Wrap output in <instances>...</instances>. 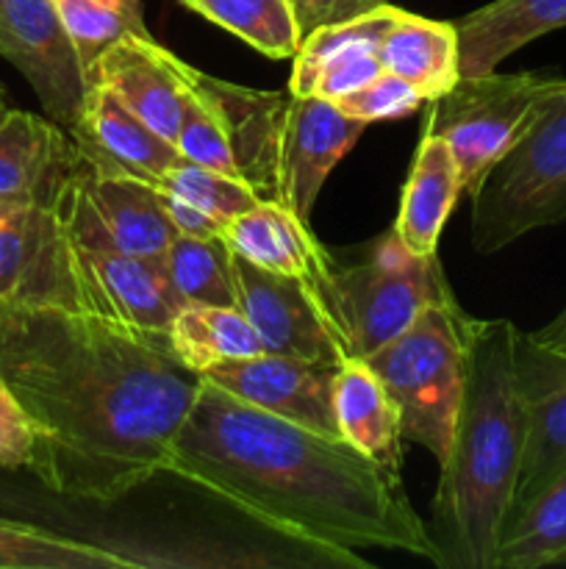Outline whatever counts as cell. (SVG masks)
I'll return each mask as SVG.
<instances>
[{
	"mask_svg": "<svg viewBox=\"0 0 566 569\" xmlns=\"http://www.w3.org/2000/svg\"><path fill=\"white\" fill-rule=\"evenodd\" d=\"M0 370L33 428L28 470L89 503H117L170 472L203 387L166 333L61 306L0 303Z\"/></svg>",
	"mask_w": 566,
	"mask_h": 569,
	"instance_id": "6da1fadb",
	"label": "cell"
},
{
	"mask_svg": "<svg viewBox=\"0 0 566 569\" xmlns=\"http://www.w3.org/2000/svg\"><path fill=\"white\" fill-rule=\"evenodd\" d=\"M172 476L327 565L370 567L355 550L408 553L442 567V550L408 503L400 472L342 437L281 420L205 381L175 437Z\"/></svg>",
	"mask_w": 566,
	"mask_h": 569,
	"instance_id": "7a4b0ae2",
	"label": "cell"
},
{
	"mask_svg": "<svg viewBox=\"0 0 566 569\" xmlns=\"http://www.w3.org/2000/svg\"><path fill=\"white\" fill-rule=\"evenodd\" d=\"M511 320H477L453 439L438 465L433 526L442 567L494 569L514 509L527 415Z\"/></svg>",
	"mask_w": 566,
	"mask_h": 569,
	"instance_id": "3957f363",
	"label": "cell"
},
{
	"mask_svg": "<svg viewBox=\"0 0 566 569\" xmlns=\"http://www.w3.org/2000/svg\"><path fill=\"white\" fill-rule=\"evenodd\" d=\"M475 317L458 300L433 303L400 337L366 356L400 415V431L442 465L453 439Z\"/></svg>",
	"mask_w": 566,
	"mask_h": 569,
	"instance_id": "277c9868",
	"label": "cell"
},
{
	"mask_svg": "<svg viewBox=\"0 0 566 569\" xmlns=\"http://www.w3.org/2000/svg\"><path fill=\"white\" fill-rule=\"evenodd\" d=\"M70 261L75 311L105 317L144 333H166L183 309L159 259H139L117 248L87 192L83 161L53 198Z\"/></svg>",
	"mask_w": 566,
	"mask_h": 569,
	"instance_id": "5b68a950",
	"label": "cell"
},
{
	"mask_svg": "<svg viewBox=\"0 0 566 569\" xmlns=\"http://www.w3.org/2000/svg\"><path fill=\"white\" fill-rule=\"evenodd\" d=\"M469 198L472 244L483 256L566 220V78Z\"/></svg>",
	"mask_w": 566,
	"mask_h": 569,
	"instance_id": "8992f818",
	"label": "cell"
},
{
	"mask_svg": "<svg viewBox=\"0 0 566 569\" xmlns=\"http://www.w3.org/2000/svg\"><path fill=\"white\" fill-rule=\"evenodd\" d=\"M455 300L436 256H414L394 228L370 259L333 270V315L353 359H366L405 331L427 306Z\"/></svg>",
	"mask_w": 566,
	"mask_h": 569,
	"instance_id": "52a82bcc",
	"label": "cell"
},
{
	"mask_svg": "<svg viewBox=\"0 0 566 569\" xmlns=\"http://www.w3.org/2000/svg\"><path fill=\"white\" fill-rule=\"evenodd\" d=\"M560 81V76L544 72H488L458 78L447 92L427 103L425 133L449 144L466 194L475 192L488 167L519 139Z\"/></svg>",
	"mask_w": 566,
	"mask_h": 569,
	"instance_id": "ba28073f",
	"label": "cell"
},
{
	"mask_svg": "<svg viewBox=\"0 0 566 569\" xmlns=\"http://www.w3.org/2000/svg\"><path fill=\"white\" fill-rule=\"evenodd\" d=\"M236 309L247 317L266 353L344 365L347 339L327 306L303 281L250 264L233 253Z\"/></svg>",
	"mask_w": 566,
	"mask_h": 569,
	"instance_id": "9c48e42d",
	"label": "cell"
},
{
	"mask_svg": "<svg viewBox=\"0 0 566 569\" xmlns=\"http://www.w3.org/2000/svg\"><path fill=\"white\" fill-rule=\"evenodd\" d=\"M0 59L31 83L44 117L75 126L89 83L53 0H0Z\"/></svg>",
	"mask_w": 566,
	"mask_h": 569,
	"instance_id": "30bf717a",
	"label": "cell"
},
{
	"mask_svg": "<svg viewBox=\"0 0 566 569\" xmlns=\"http://www.w3.org/2000/svg\"><path fill=\"white\" fill-rule=\"evenodd\" d=\"M338 365L300 359L283 353H255L242 359H225L203 370L205 381L216 383L233 398L264 409L281 420L320 431L325 437L338 433L333 411V381Z\"/></svg>",
	"mask_w": 566,
	"mask_h": 569,
	"instance_id": "8fae6325",
	"label": "cell"
},
{
	"mask_svg": "<svg viewBox=\"0 0 566 569\" xmlns=\"http://www.w3.org/2000/svg\"><path fill=\"white\" fill-rule=\"evenodd\" d=\"M516 378L525 400L527 433L511 515L566 472V350L519 331Z\"/></svg>",
	"mask_w": 566,
	"mask_h": 569,
	"instance_id": "7c38bea8",
	"label": "cell"
},
{
	"mask_svg": "<svg viewBox=\"0 0 566 569\" xmlns=\"http://www.w3.org/2000/svg\"><path fill=\"white\" fill-rule=\"evenodd\" d=\"M0 303L75 309L53 203H0Z\"/></svg>",
	"mask_w": 566,
	"mask_h": 569,
	"instance_id": "4fadbf2b",
	"label": "cell"
},
{
	"mask_svg": "<svg viewBox=\"0 0 566 569\" xmlns=\"http://www.w3.org/2000/svg\"><path fill=\"white\" fill-rule=\"evenodd\" d=\"M366 122L344 114L333 100L292 94L277 164V198L309 222L333 167L350 153Z\"/></svg>",
	"mask_w": 566,
	"mask_h": 569,
	"instance_id": "5bb4252c",
	"label": "cell"
},
{
	"mask_svg": "<svg viewBox=\"0 0 566 569\" xmlns=\"http://www.w3.org/2000/svg\"><path fill=\"white\" fill-rule=\"evenodd\" d=\"M89 83L109 89L125 109L175 144L186 100V61L153 37H125L111 44L94 61Z\"/></svg>",
	"mask_w": 566,
	"mask_h": 569,
	"instance_id": "9a60e30c",
	"label": "cell"
},
{
	"mask_svg": "<svg viewBox=\"0 0 566 569\" xmlns=\"http://www.w3.org/2000/svg\"><path fill=\"white\" fill-rule=\"evenodd\" d=\"M397 14V6L383 3L355 20L325 26L305 37L294 53L289 92L338 100L381 76L377 44Z\"/></svg>",
	"mask_w": 566,
	"mask_h": 569,
	"instance_id": "2e32d148",
	"label": "cell"
},
{
	"mask_svg": "<svg viewBox=\"0 0 566 569\" xmlns=\"http://www.w3.org/2000/svg\"><path fill=\"white\" fill-rule=\"evenodd\" d=\"M192 78L216 106L239 178L261 200L277 198V164H281V139L292 92H259L236 87L194 70Z\"/></svg>",
	"mask_w": 566,
	"mask_h": 569,
	"instance_id": "e0dca14e",
	"label": "cell"
},
{
	"mask_svg": "<svg viewBox=\"0 0 566 569\" xmlns=\"http://www.w3.org/2000/svg\"><path fill=\"white\" fill-rule=\"evenodd\" d=\"M67 133L92 170L128 172L150 183H159L181 156L100 83H89L78 122Z\"/></svg>",
	"mask_w": 566,
	"mask_h": 569,
	"instance_id": "ac0fdd59",
	"label": "cell"
},
{
	"mask_svg": "<svg viewBox=\"0 0 566 569\" xmlns=\"http://www.w3.org/2000/svg\"><path fill=\"white\" fill-rule=\"evenodd\" d=\"M228 248L250 264L303 281L333 315V270L327 250L311 233L309 222L281 200H259L225 228ZM336 320V315H333Z\"/></svg>",
	"mask_w": 566,
	"mask_h": 569,
	"instance_id": "d6986e66",
	"label": "cell"
},
{
	"mask_svg": "<svg viewBox=\"0 0 566 569\" xmlns=\"http://www.w3.org/2000/svg\"><path fill=\"white\" fill-rule=\"evenodd\" d=\"M78 148L50 117L9 109L0 120V203H53Z\"/></svg>",
	"mask_w": 566,
	"mask_h": 569,
	"instance_id": "ffe728a7",
	"label": "cell"
},
{
	"mask_svg": "<svg viewBox=\"0 0 566 569\" xmlns=\"http://www.w3.org/2000/svg\"><path fill=\"white\" fill-rule=\"evenodd\" d=\"M453 26L458 37V76H488L527 42L566 28V0H492Z\"/></svg>",
	"mask_w": 566,
	"mask_h": 569,
	"instance_id": "44dd1931",
	"label": "cell"
},
{
	"mask_svg": "<svg viewBox=\"0 0 566 569\" xmlns=\"http://www.w3.org/2000/svg\"><path fill=\"white\" fill-rule=\"evenodd\" d=\"M83 178H87L89 200L111 242L128 256L164 259L178 231L166 214L161 189L128 172H98L87 161H83Z\"/></svg>",
	"mask_w": 566,
	"mask_h": 569,
	"instance_id": "7402d4cb",
	"label": "cell"
},
{
	"mask_svg": "<svg viewBox=\"0 0 566 569\" xmlns=\"http://www.w3.org/2000/svg\"><path fill=\"white\" fill-rule=\"evenodd\" d=\"M464 192L458 161L442 137L425 133L403 189L394 233L414 256H436L444 222Z\"/></svg>",
	"mask_w": 566,
	"mask_h": 569,
	"instance_id": "603a6c76",
	"label": "cell"
},
{
	"mask_svg": "<svg viewBox=\"0 0 566 569\" xmlns=\"http://www.w3.org/2000/svg\"><path fill=\"white\" fill-rule=\"evenodd\" d=\"M333 411L342 439L377 465L400 472L405 439L400 431L397 406L364 359H347L338 365L333 381Z\"/></svg>",
	"mask_w": 566,
	"mask_h": 569,
	"instance_id": "cb8c5ba5",
	"label": "cell"
},
{
	"mask_svg": "<svg viewBox=\"0 0 566 569\" xmlns=\"http://www.w3.org/2000/svg\"><path fill=\"white\" fill-rule=\"evenodd\" d=\"M386 72L416 83L427 98H438L458 81V37L453 22L427 20L400 9L377 44Z\"/></svg>",
	"mask_w": 566,
	"mask_h": 569,
	"instance_id": "d4e9b609",
	"label": "cell"
},
{
	"mask_svg": "<svg viewBox=\"0 0 566 569\" xmlns=\"http://www.w3.org/2000/svg\"><path fill=\"white\" fill-rule=\"evenodd\" d=\"M166 337L178 361L200 376L216 361L264 353L259 333L236 306H183Z\"/></svg>",
	"mask_w": 566,
	"mask_h": 569,
	"instance_id": "484cf974",
	"label": "cell"
},
{
	"mask_svg": "<svg viewBox=\"0 0 566 569\" xmlns=\"http://www.w3.org/2000/svg\"><path fill=\"white\" fill-rule=\"evenodd\" d=\"M555 565H566V472L511 515L494 569Z\"/></svg>",
	"mask_w": 566,
	"mask_h": 569,
	"instance_id": "4316f807",
	"label": "cell"
},
{
	"mask_svg": "<svg viewBox=\"0 0 566 569\" xmlns=\"http://www.w3.org/2000/svg\"><path fill=\"white\" fill-rule=\"evenodd\" d=\"M153 561L0 517V569H137Z\"/></svg>",
	"mask_w": 566,
	"mask_h": 569,
	"instance_id": "83f0119b",
	"label": "cell"
},
{
	"mask_svg": "<svg viewBox=\"0 0 566 569\" xmlns=\"http://www.w3.org/2000/svg\"><path fill=\"white\" fill-rule=\"evenodd\" d=\"M161 264L183 306H236L233 250L225 237L198 239L178 233Z\"/></svg>",
	"mask_w": 566,
	"mask_h": 569,
	"instance_id": "f1b7e54d",
	"label": "cell"
},
{
	"mask_svg": "<svg viewBox=\"0 0 566 569\" xmlns=\"http://www.w3.org/2000/svg\"><path fill=\"white\" fill-rule=\"evenodd\" d=\"M192 11L236 33L266 59H294L300 48L289 0H198Z\"/></svg>",
	"mask_w": 566,
	"mask_h": 569,
	"instance_id": "f546056e",
	"label": "cell"
},
{
	"mask_svg": "<svg viewBox=\"0 0 566 569\" xmlns=\"http://www.w3.org/2000/svg\"><path fill=\"white\" fill-rule=\"evenodd\" d=\"M61 22L78 50L83 72L114 42L125 37H150L142 17V0H53Z\"/></svg>",
	"mask_w": 566,
	"mask_h": 569,
	"instance_id": "4dcf8cb0",
	"label": "cell"
},
{
	"mask_svg": "<svg viewBox=\"0 0 566 569\" xmlns=\"http://www.w3.org/2000/svg\"><path fill=\"white\" fill-rule=\"evenodd\" d=\"M155 187L186 200L189 206L200 209L205 217L220 222L222 228L231 226L239 214L253 209L261 200L242 178L216 172L211 167L198 164V161L183 159V156H178L175 164L164 172V178Z\"/></svg>",
	"mask_w": 566,
	"mask_h": 569,
	"instance_id": "1f68e13d",
	"label": "cell"
},
{
	"mask_svg": "<svg viewBox=\"0 0 566 569\" xmlns=\"http://www.w3.org/2000/svg\"><path fill=\"white\" fill-rule=\"evenodd\" d=\"M175 148L183 159L239 178L236 161H233L231 144H228L214 100L194 83L192 64H186V100H183L181 126L175 133Z\"/></svg>",
	"mask_w": 566,
	"mask_h": 569,
	"instance_id": "d6a6232c",
	"label": "cell"
},
{
	"mask_svg": "<svg viewBox=\"0 0 566 569\" xmlns=\"http://www.w3.org/2000/svg\"><path fill=\"white\" fill-rule=\"evenodd\" d=\"M333 103H336L344 114L372 126V122L397 120V117L411 114V111H416L420 106L431 103V98H427L416 83L383 70L381 76L372 78L370 83H364V87L355 89V92L344 94V98L333 100Z\"/></svg>",
	"mask_w": 566,
	"mask_h": 569,
	"instance_id": "836d02e7",
	"label": "cell"
},
{
	"mask_svg": "<svg viewBox=\"0 0 566 569\" xmlns=\"http://www.w3.org/2000/svg\"><path fill=\"white\" fill-rule=\"evenodd\" d=\"M33 459V428L28 420L26 409H22L20 398L14 389L6 381L3 370H0V467L9 470H20V467H31Z\"/></svg>",
	"mask_w": 566,
	"mask_h": 569,
	"instance_id": "e575fe53",
	"label": "cell"
},
{
	"mask_svg": "<svg viewBox=\"0 0 566 569\" xmlns=\"http://www.w3.org/2000/svg\"><path fill=\"white\" fill-rule=\"evenodd\" d=\"M383 3H388V0H289V9H292L300 42H303L320 28L355 20V17L366 14Z\"/></svg>",
	"mask_w": 566,
	"mask_h": 569,
	"instance_id": "d590c367",
	"label": "cell"
},
{
	"mask_svg": "<svg viewBox=\"0 0 566 569\" xmlns=\"http://www.w3.org/2000/svg\"><path fill=\"white\" fill-rule=\"evenodd\" d=\"M533 337H536L538 342L549 345V348L566 350V306H564V311L555 317V320H549L547 326L538 328V331H533Z\"/></svg>",
	"mask_w": 566,
	"mask_h": 569,
	"instance_id": "8d00e7d4",
	"label": "cell"
},
{
	"mask_svg": "<svg viewBox=\"0 0 566 569\" xmlns=\"http://www.w3.org/2000/svg\"><path fill=\"white\" fill-rule=\"evenodd\" d=\"M6 114H9V103H6V94L3 89H0V120H3Z\"/></svg>",
	"mask_w": 566,
	"mask_h": 569,
	"instance_id": "74e56055",
	"label": "cell"
},
{
	"mask_svg": "<svg viewBox=\"0 0 566 569\" xmlns=\"http://www.w3.org/2000/svg\"><path fill=\"white\" fill-rule=\"evenodd\" d=\"M181 3H183V6H189V9H192V6L198 3V0H181Z\"/></svg>",
	"mask_w": 566,
	"mask_h": 569,
	"instance_id": "f35d334b",
	"label": "cell"
}]
</instances>
